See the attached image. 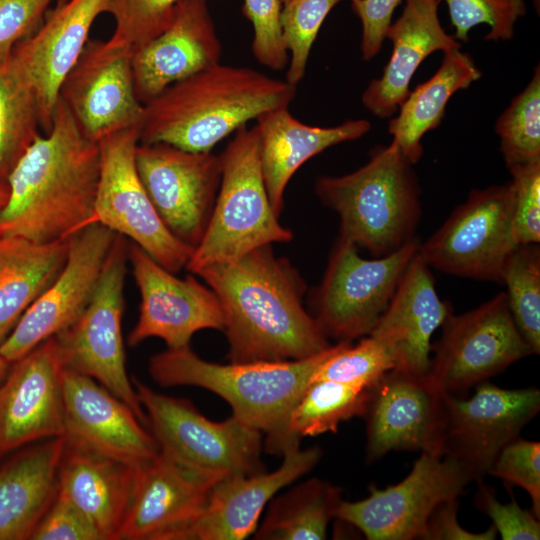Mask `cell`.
Instances as JSON below:
<instances>
[{"label":"cell","mask_w":540,"mask_h":540,"mask_svg":"<svg viewBox=\"0 0 540 540\" xmlns=\"http://www.w3.org/2000/svg\"><path fill=\"white\" fill-rule=\"evenodd\" d=\"M194 275L220 302L230 362L301 360L332 345L303 306L305 281L271 245Z\"/></svg>","instance_id":"1"},{"label":"cell","mask_w":540,"mask_h":540,"mask_svg":"<svg viewBox=\"0 0 540 540\" xmlns=\"http://www.w3.org/2000/svg\"><path fill=\"white\" fill-rule=\"evenodd\" d=\"M100 168L98 143L84 135L58 99L50 129L6 178L9 197L0 211V234L37 243L69 238L89 224Z\"/></svg>","instance_id":"2"},{"label":"cell","mask_w":540,"mask_h":540,"mask_svg":"<svg viewBox=\"0 0 540 540\" xmlns=\"http://www.w3.org/2000/svg\"><path fill=\"white\" fill-rule=\"evenodd\" d=\"M296 87L250 67L219 62L173 83L145 103L139 142L210 152L248 121L288 108Z\"/></svg>","instance_id":"3"},{"label":"cell","mask_w":540,"mask_h":540,"mask_svg":"<svg viewBox=\"0 0 540 540\" xmlns=\"http://www.w3.org/2000/svg\"><path fill=\"white\" fill-rule=\"evenodd\" d=\"M351 341H340L301 360L218 364L189 346L153 355L148 370L162 387L197 386L224 399L232 415L265 435V449L283 456L294 450L287 439L288 416L317 368ZM297 449V448H296Z\"/></svg>","instance_id":"4"},{"label":"cell","mask_w":540,"mask_h":540,"mask_svg":"<svg viewBox=\"0 0 540 540\" xmlns=\"http://www.w3.org/2000/svg\"><path fill=\"white\" fill-rule=\"evenodd\" d=\"M314 189L339 215L338 237L357 249L381 257L416 239L421 189L413 164L393 142L373 148L356 171L318 177Z\"/></svg>","instance_id":"5"},{"label":"cell","mask_w":540,"mask_h":540,"mask_svg":"<svg viewBox=\"0 0 540 540\" xmlns=\"http://www.w3.org/2000/svg\"><path fill=\"white\" fill-rule=\"evenodd\" d=\"M221 181L205 233L186 264L196 274L272 243L293 239L273 211L260 165L255 125L239 128L220 155Z\"/></svg>","instance_id":"6"},{"label":"cell","mask_w":540,"mask_h":540,"mask_svg":"<svg viewBox=\"0 0 540 540\" xmlns=\"http://www.w3.org/2000/svg\"><path fill=\"white\" fill-rule=\"evenodd\" d=\"M139 402L159 450L196 470L222 476L265 471L262 436L231 414L221 422L202 415L189 401L159 393L134 380Z\"/></svg>","instance_id":"7"},{"label":"cell","mask_w":540,"mask_h":540,"mask_svg":"<svg viewBox=\"0 0 540 540\" xmlns=\"http://www.w3.org/2000/svg\"><path fill=\"white\" fill-rule=\"evenodd\" d=\"M419 244L414 239L388 255L365 259L352 243L337 238L309 310L328 339L352 342L371 333Z\"/></svg>","instance_id":"8"},{"label":"cell","mask_w":540,"mask_h":540,"mask_svg":"<svg viewBox=\"0 0 540 540\" xmlns=\"http://www.w3.org/2000/svg\"><path fill=\"white\" fill-rule=\"evenodd\" d=\"M128 248L127 239L116 234L88 304L54 337L64 368L96 380L130 406L146 425L145 412L127 374L121 330Z\"/></svg>","instance_id":"9"},{"label":"cell","mask_w":540,"mask_h":540,"mask_svg":"<svg viewBox=\"0 0 540 540\" xmlns=\"http://www.w3.org/2000/svg\"><path fill=\"white\" fill-rule=\"evenodd\" d=\"M514 189L509 181L471 190L418 255L431 269L501 284L503 265L518 245L513 235Z\"/></svg>","instance_id":"10"},{"label":"cell","mask_w":540,"mask_h":540,"mask_svg":"<svg viewBox=\"0 0 540 540\" xmlns=\"http://www.w3.org/2000/svg\"><path fill=\"white\" fill-rule=\"evenodd\" d=\"M441 327L428 374L450 395L466 396L472 387L533 354L514 322L506 292L465 313L451 312Z\"/></svg>","instance_id":"11"},{"label":"cell","mask_w":540,"mask_h":540,"mask_svg":"<svg viewBox=\"0 0 540 540\" xmlns=\"http://www.w3.org/2000/svg\"><path fill=\"white\" fill-rule=\"evenodd\" d=\"M139 128L114 133L98 142L99 183L89 221L99 223L133 241L172 273L186 267L193 248L165 226L139 177L135 150Z\"/></svg>","instance_id":"12"},{"label":"cell","mask_w":540,"mask_h":540,"mask_svg":"<svg viewBox=\"0 0 540 540\" xmlns=\"http://www.w3.org/2000/svg\"><path fill=\"white\" fill-rule=\"evenodd\" d=\"M473 482L454 458L421 452L410 473L399 483L369 487L359 501L342 500L336 519L357 528L368 540L422 539L426 521L442 501L458 498Z\"/></svg>","instance_id":"13"},{"label":"cell","mask_w":540,"mask_h":540,"mask_svg":"<svg viewBox=\"0 0 540 540\" xmlns=\"http://www.w3.org/2000/svg\"><path fill=\"white\" fill-rule=\"evenodd\" d=\"M474 394L444 392L441 454L458 461L481 482L502 448L520 436L540 411L537 388L504 389L485 381Z\"/></svg>","instance_id":"14"},{"label":"cell","mask_w":540,"mask_h":540,"mask_svg":"<svg viewBox=\"0 0 540 540\" xmlns=\"http://www.w3.org/2000/svg\"><path fill=\"white\" fill-rule=\"evenodd\" d=\"M136 168L161 220L195 248L211 217L221 181L220 155L191 152L166 143H138Z\"/></svg>","instance_id":"15"},{"label":"cell","mask_w":540,"mask_h":540,"mask_svg":"<svg viewBox=\"0 0 540 540\" xmlns=\"http://www.w3.org/2000/svg\"><path fill=\"white\" fill-rule=\"evenodd\" d=\"M115 237L104 225L91 223L68 238L60 272L0 344V355L6 361L18 360L79 317L94 293Z\"/></svg>","instance_id":"16"},{"label":"cell","mask_w":540,"mask_h":540,"mask_svg":"<svg viewBox=\"0 0 540 540\" xmlns=\"http://www.w3.org/2000/svg\"><path fill=\"white\" fill-rule=\"evenodd\" d=\"M131 57L129 50L109 39L88 40L62 82L58 99L96 143L141 124L144 105L136 95Z\"/></svg>","instance_id":"17"},{"label":"cell","mask_w":540,"mask_h":540,"mask_svg":"<svg viewBox=\"0 0 540 540\" xmlns=\"http://www.w3.org/2000/svg\"><path fill=\"white\" fill-rule=\"evenodd\" d=\"M363 417L368 463L391 451L442 455L444 392L429 374L388 371L369 388Z\"/></svg>","instance_id":"18"},{"label":"cell","mask_w":540,"mask_h":540,"mask_svg":"<svg viewBox=\"0 0 540 540\" xmlns=\"http://www.w3.org/2000/svg\"><path fill=\"white\" fill-rule=\"evenodd\" d=\"M128 261L141 297L137 323L127 338L130 346L157 337L178 349L189 346L197 331H223V311L209 286L192 275L176 277L135 244L129 245Z\"/></svg>","instance_id":"19"},{"label":"cell","mask_w":540,"mask_h":540,"mask_svg":"<svg viewBox=\"0 0 540 540\" xmlns=\"http://www.w3.org/2000/svg\"><path fill=\"white\" fill-rule=\"evenodd\" d=\"M63 370L54 336L11 363L0 385V457L64 435Z\"/></svg>","instance_id":"20"},{"label":"cell","mask_w":540,"mask_h":540,"mask_svg":"<svg viewBox=\"0 0 540 540\" xmlns=\"http://www.w3.org/2000/svg\"><path fill=\"white\" fill-rule=\"evenodd\" d=\"M67 445L139 467L159 447L135 412L93 378L64 368Z\"/></svg>","instance_id":"21"},{"label":"cell","mask_w":540,"mask_h":540,"mask_svg":"<svg viewBox=\"0 0 540 540\" xmlns=\"http://www.w3.org/2000/svg\"><path fill=\"white\" fill-rule=\"evenodd\" d=\"M222 477L188 467L159 450L136 469L118 540H177Z\"/></svg>","instance_id":"22"},{"label":"cell","mask_w":540,"mask_h":540,"mask_svg":"<svg viewBox=\"0 0 540 540\" xmlns=\"http://www.w3.org/2000/svg\"><path fill=\"white\" fill-rule=\"evenodd\" d=\"M106 0H66L49 12L36 30L20 41L10 57L33 92L46 133L53 120L65 77L81 56Z\"/></svg>","instance_id":"23"},{"label":"cell","mask_w":540,"mask_h":540,"mask_svg":"<svg viewBox=\"0 0 540 540\" xmlns=\"http://www.w3.org/2000/svg\"><path fill=\"white\" fill-rule=\"evenodd\" d=\"M271 472L222 477L207 501L177 540H242L255 532L261 514L282 488L312 470L322 457L320 447L297 448L284 454Z\"/></svg>","instance_id":"24"},{"label":"cell","mask_w":540,"mask_h":540,"mask_svg":"<svg viewBox=\"0 0 540 540\" xmlns=\"http://www.w3.org/2000/svg\"><path fill=\"white\" fill-rule=\"evenodd\" d=\"M221 54L207 0H180L169 26L132 53L139 101L144 105L173 83L219 63Z\"/></svg>","instance_id":"25"},{"label":"cell","mask_w":540,"mask_h":540,"mask_svg":"<svg viewBox=\"0 0 540 540\" xmlns=\"http://www.w3.org/2000/svg\"><path fill=\"white\" fill-rule=\"evenodd\" d=\"M451 312L450 304L438 296L430 268L417 251L369 335L389 351L395 369L426 375L431 337Z\"/></svg>","instance_id":"26"},{"label":"cell","mask_w":540,"mask_h":540,"mask_svg":"<svg viewBox=\"0 0 540 540\" xmlns=\"http://www.w3.org/2000/svg\"><path fill=\"white\" fill-rule=\"evenodd\" d=\"M441 0H405L402 14L391 22L385 39L392 43L390 59L379 78L363 91L361 102L380 119L393 117L410 93L409 85L419 65L436 51L461 48L458 40L442 27Z\"/></svg>","instance_id":"27"},{"label":"cell","mask_w":540,"mask_h":540,"mask_svg":"<svg viewBox=\"0 0 540 540\" xmlns=\"http://www.w3.org/2000/svg\"><path fill=\"white\" fill-rule=\"evenodd\" d=\"M255 127L264 183L271 207L279 216L286 187L295 172L327 148L361 138L369 132L371 123L356 119L332 127L311 126L285 107L261 114Z\"/></svg>","instance_id":"28"},{"label":"cell","mask_w":540,"mask_h":540,"mask_svg":"<svg viewBox=\"0 0 540 540\" xmlns=\"http://www.w3.org/2000/svg\"><path fill=\"white\" fill-rule=\"evenodd\" d=\"M64 436L32 443L0 467V540H30L58 492Z\"/></svg>","instance_id":"29"},{"label":"cell","mask_w":540,"mask_h":540,"mask_svg":"<svg viewBox=\"0 0 540 540\" xmlns=\"http://www.w3.org/2000/svg\"><path fill=\"white\" fill-rule=\"evenodd\" d=\"M136 469L65 444L58 471V491L93 522L105 540H118Z\"/></svg>","instance_id":"30"},{"label":"cell","mask_w":540,"mask_h":540,"mask_svg":"<svg viewBox=\"0 0 540 540\" xmlns=\"http://www.w3.org/2000/svg\"><path fill=\"white\" fill-rule=\"evenodd\" d=\"M481 71L468 53L460 48L444 52L436 73L408 94L398 115L388 126L392 142L414 165L423 155L422 137L437 128L451 96L480 79Z\"/></svg>","instance_id":"31"},{"label":"cell","mask_w":540,"mask_h":540,"mask_svg":"<svg viewBox=\"0 0 540 540\" xmlns=\"http://www.w3.org/2000/svg\"><path fill=\"white\" fill-rule=\"evenodd\" d=\"M68 238L49 243L0 234V344L63 267Z\"/></svg>","instance_id":"32"},{"label":"cell","mask_w":540,"mask_h":540,"mask_svg":"<svg viewBox=\"0 0 540 540\" xmlns=\"http://www.w3.org/2000/svg\"><path fill=\"white\" fill-rule=\"evenodd\" d=\"M332 483L310 478L275 495L263 521L253 533L256 540H322L342 499Z\"/></svg>","instance_id":"33"},{"label":"cell","mask_w":540,"mask_h":540,"mask_svg":"<svg viewBox=\"0 0 540 540\" xmlns=\"http://www.w3.org/2000/svg\"><path fill=\"white\" fill-rule=\"evenodd\" d=\"M368 397L366 388L331 380L310 382L288 416L291 448H299L302 437L336 433L342 422L363 417Z\"/></svg>","instance_id":"34"},{"label":"cell","mask_w":540,"mask_h":540,"mask_svg":"<svg viewBox=\"0 0 540 540\" xmlns=\"http://www.w3.org/2000/svg\"><path fill=\"white\" fill-rule=\"evenodd\" d=\"M35 96L10 55L0 58V179L6 180L17 161L40 135Z\"/></svg>","instance_id":"35"},{"label":"cell","mask_w":540,"mask_h":540,"mask_svg":"<svg viewBox=\"0 0 540 540\" xmlns=\"http://www.w3.org/2000/svg\"><path fill=\"white\" fill-rule=\"evenodd\" d=\"M510 312L533 354L540 352V248L518 244L501 270Z\"/></svg>","instance_id":"36"},{"label":"cell","mask_w":540,"mask_h":540,"mask_svg":"<svg viewBox=\"0 0 540 540\" xmlns=\"http://www.w3.org/2000/svg\"><path fill=\"white\" fill-rule=\"evenodd\" d=\"M506 167L540 161V69L495 123Z\"/></svg>","instance_id":"37"},{"label":"cell","mask_w":540,"mask_h":540,"mask_svg":"<svg viewBox=\"0 0 540 540\" xmlns=\"http://www.w3.org/2000/svg\"><path fill=\"white\" fill-rule=\"evenodd\" d=\"M341 0H280V24L289 54L285 80L297 86L304 78L307 62L320 27Z\"/></svg>","instance_id":"38"},{"label":"cell","mask_w":540,"mask_h":540,"mask_svg":"<svg viewBox=\"0 0 540 540\" xmlns=\"http://www.w3.org/2000/svg\"><path fill=\"white\" fill-rule=\"evenodd\" d=\"M393 369L395 363L389 351L373 336L366 335L356 345L349 342L326 359L310 382L331 380L369 389Z\"/></svg>","instance_id":"39"},{"label":"cell","mask_w":540,"mask_h":540,"mask_svg":"<svg viewBox=\"0 0 540 540\" xmlns=\"http://www.w3.org/2000/svg\"><path fill=\"white\" fill-rule=\"evenodd\" d=\"M180 0H106L115 27L109 40L133 53L171 23Z\"/></svg>","instance_id":"40"},{"label":"cell","mask_w":540,"mask_h":540,"mask_svg":"<svg viewBox=\"0 0 540 540\" xmlns=\"http://www.w3.org/2000/svg\"><path fill=\"white\" fill-rule=\"evenodd\" d=\"M448 7L456 40L467 42L469 31L479 24L490 28L486 40H510L517 20L525 15L524 0H441Z\"/></svg>","instance_id":"41"},{"label":"cell","mask_w":540,"mask_h":540,"mask_svg":"<svg viewBox=\"0 0 540 540\" xmlns=\"http://www.w3.org/2000/svg\"><path fill=\"white\" fill-rule=\"evenodd\" d=\"M242 12L251 22L252 54L256 61L272 71H282L288 66L280 24V0H243Z\"/></svg>","instance_id":"42"},{"label":"cell","mask_w":540,"mask_h":540,"mask_svg":"<svg viewBox=\"0 0 540 540\" xmlns=\"http://www.w3.org/2000/svg\"><path fill=\"white\" fill-rule=\"evenodd\" d=\"M489 475L518 485L530 496L533 513L540 517V443L517 437L496 457Z\"/></svg>","instance_id":"43"},{"label":"cell","mask_w":540,"mask_h":540,"mask_svg":"<svg viewBox=\"0 0 540 540\" xmlns=\"http://www.w3.org/2000/svg\"><path fill=\"white\" fill-rule=\"evenodd\" d=\"M514 189L513 235L517 244L540 241V161L509 168Z\"/></svg>","instance_id":"44"},{"label":"cell","mask_w":540,"mask_h":540,"mask_svg":"<svg viewBox=\"0 0 540 540\" xmlns=\"http://www.w3.org/2000/svg\"><path fill=\"white\" fill-rule=\"evenodd\" d=\"M475 505L492 521L503 540H539L540 522L534 513L522 509L512 499L502 503L490 486L477 482Z\"/></svg>","instance_id":"45"},{"label":"cell","mask_w":540,"mask_h":540,"mask_svg":"<svg viewBox=\"0 0 540 540\" xmlns=\"http://www.w3.org/2000/svg\"><path fill=\"white\" fill-rule=\"evenodd\" d=\"M30 540H105L93 522L65 495L57 492Z\"/></svg>","instance_id":"46"},{"label":"cell","mask_w":540,"mask_h":540,"mask_svg":"<svg viewBox=\"0 0 540 540\" xmlns=\"http://www.w3.org/2000/svg\"><path fill=\"white\" fill-rule=\"evenodd\" d=\"M53 0H0V58L41 24Z\"/></svg>","instance_id":"47"},{"label":"cell","mask_w":540,"mask_h":540,"mask_svg":"<svg viewBox=\"0 0 540 540\" xmlns=\"http://www.w3.org/2000/svg\"><path fill=\"white\" fill-rule=\"evenodd\" d=\"M353 13L360 19L362 36L361 57L365 61L375 57L382 47L392 15L402 0H350Z\"/></svg>","instance_id":"48"},{"label":"cell","mask_w":540,"mask_h":540,"mask_svg":"<svg viewBox=\"0 0 540 540\" xmlns=\"http://www.w3.org/2000/svg\"><path fill=\"white\" fill-rule=\"evenodd\" d=\"M459 501L451 498L440 502L430 513L422 540H494L496 528L474 533L460 526L457 519Z\"/></svg>","instance_id":"49"},{"label":"cell","mask_w":540,"mask_h":540,"mask_svg":"<svg viewBox=\"0 0 540 540\" xmlns=\"http://www.w3.org/2000/svg\"><path fill=\"white\" fill-rule=\"evenodd\" d=\"M9 197V186L6 180L0 179V211L5 206Z\"/></svg>","instance_id":"50"},{"label":"cell","mask_w":540,"mask_h":540,"mask_svg":"<svg viewBox=\"0 0 540 540\" xmlns=\"http://www.w3.org/2000/svg\"><path fill=\"white\" fill-rule=\"evenodd\" d=\"M11 363L6 361L1 355H0V385L4 381Z\"/></svg>","instance_id":"51"},{"label":"cell","mask_w":540,"mask_h":540,"mask_svg":"<svg viewBox=\"0 0 540 540\" xmlns=\"http://www.w3.org/2000/svg\"><path fill=\"white\" fill-rule=\"evenodd\" d=\"M537 13H539L540 0H533Z\"/></svg>","instance_id":"52"},{"label":"cell","mask_w":540,"mask_h":540,"mask_svg":"<svg viewBox=\"0 0 540 540\" xmlns=\"http://www.w3.org/2000/svg\"><path fill=\"white\" fill-rule=\"evenodd\" d=\"M56 1H57V3H59V2H64V1H66V0H56Z\"/></svg>","instance_id":"53"}]
</instances>
